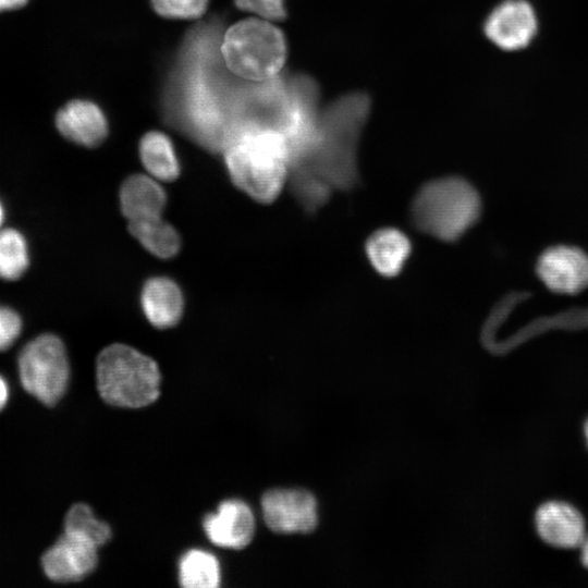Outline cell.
Wrapping results in <instances>:
<instances>
[{
	"mask_svg": "<svg viewBox=\"0 0 588 588\" xmlns=\"http://www.w3.org/2000/svg\"><path fill=\"white\" fill-rule=\"evenodd\" d=\"M204 530L216 546L228 549H243L255 534V518L250 507L241 500L221 502L216 513L204 518Z\"/></svg>",
	"mask_w": 588,
	"mask_h": 588,
	"instance_id": "7c38bea8",
	"label": "cell"
},
{
	"mask_svg": "<svg viewBox=\"0 0 588 588\" xmlns=\"http://www.w3.org/2000/svg\"><path fill=\"white\" fill-rule=\"evenodd\" d=\"M539 536L549 544L560 548H575L585 539V523L580 513L572 505L550 501L536 513Z\"/></svg>",
	"mask_w": 588,
	"mask_h": 588,
	"instance_id": "5bb4252c",
	"label": "cell"
},
{
	"mask_svg": "<svg viewBox=\"0 0 588 588\" xmlns=\"http://www.w3.org/2000/svg\"><path fill=\"white\" fill-rule=\"evenodd\" d=\"M139 156L150 176L173 181L180 174V162L170 138L161 132L145 134L139 143Z\"/></svg>",
	"mask_w": 588,
	"mask_h": 588,
	"instance_id": "ac0fdd59",
	"label": "cell"
},
{
	"mask_svg": "<svg viewBox=\"0 0 588 588\" xmlns=\"http://www.w3.org/2000/svg\"><path fill=\"white\" fill-rule=\"evenodd\" d=\"M267 526L278 534H307L318 523L317 501L303 489H272L261 498Z\"/></svg>",
	"mask_w": 588,
	"mask_h": 588,
	"instance_id": "ba28073f",
	"label": "cell"
},
{
	"mask_svg": "<svg viewBox=\"0 0 588 588\" xmlns=\"http://www.w3.org/2000/svg\"><path fill=\"white\" fill-rule=\"evenodd\" d=\"M186 41L181 68L169 91V117L211 150H224L242 131L244 84H229L218 66L216 27L196 29Z\"/></svg>",
	"mask_w": 588,
	"mask_h": 588,
	"instance_id": "6da1fadb",
	"label": "cell"
},
{
	"mask_svg": "<svg viewBox=\"0 0 588 588\" xmlns=\"http://www.w3.org/2000/svg\"><path fill=\"white\" fill-rule=\"evenodd\" d=\"M536 268L541 281L553 292L575 294L588 286V255L578 247H550L540 255Z\"/></svg>",
	"mask_w": 588,
	"mask_h": 588,
	"instance_id": "8fae6325",
	"label": "cell"
},
{
	"mask_svg": "<svg viewBox=\"0 0 588 588\" xmlns=\"http://www.w3.org/2000/svg\"><path fill=\"white\" fill-rule=\"evenodd\" d=\"M64 531L83 536L98 548L111 538L110 526L99 520L93 510L84 503L74 504L70 509L64 520Z\"/></svg>",
	"mask_w": 588,
	"mask_h": 588,
	"instance_id": "603a6c76",
	"label": "cell"
},
{
	"mask_svg": "<svg viewBox=\"0 0 588 588\" xmlns=\"http://www.w3.org/2000/svg\"><path fill=\"white\" fill-rule=\"evenodd\" d=\"M581 561L586 567H588V538L583 541Z\"/></svg>",
	"mask_w": 588,
	"mask_h": 588,
	"instance_id": "f1b7e54d",
	"label": "cell"
},
{
	"mask_svg": "<svg viewBox=\"0 0 588 588\" xmlns=\"http://www.w3.org/2000/svg\"><path fill=\"white\" fill-rule=\"evenodd\" d=\"M9 397V387L5 380L0 376V411L7 404Z\"/></svg>",
	"mask_w": 588,
	"mask_h": 588,
	"instance_id": "83f0119b",
	"label": "cell"
},
{
	"mask_svg": "<svg viewBox=\"0 0 588 588\" xmlns=\"http://www.w3.org/2000/svg\"><path fill=\"white\" fill-rule=\"evenodd\" d=\"M4 220H5V209L2 201L0 200V230L3 228L2 225H3Z\"/></svg>",
	"mask_w": 588,
	"mask_h": 588,
	"instance_id": "f546056e",
	"label": "cell"
},
{
	"mask_svg": "<svg viewBox=\"0 0 588 588\" xmlns=\"http://www.w3.org/2000/svg\"><path fill=\"white\" fill-rule=\"evenodd\" d=\"M23 320L20 314L7 305L0 304V352L8 350L20 336Z\"/></svg>",
	"mask_w": 588,
	"mask_h": 588,
	"instance_id": "d4e9b609",
	"label": "cell"
},
{
	"mask_svg": "<svg viewBox=\"0 0 588 588\" xmlns=\"http://www.w3.org/2000/svg\"><path fill=\"white\" fill-rule=\"evenodd\" d=\"M585 434H586L587 442H588V420H587L586 426H585Z\"/></svg>",
	"mask_w": 588,
	"mask_h": 588,
	"instance_id": "4dcf8cb0",
	"label": "cell"
},
{
	"mask_svg": "<svg viewBox=\"0 0 588 588\" xmlns=\"http://www.w3.org/2000/svg\"><path fill=\"white\" fill-rule=\"evenodd\" d=\"M97 550L98 547L89 539L64 531L42 555V569L49 579L57 583L81 580L96 568Z\"/></svg>",
	"mask_w": 588,
	"mask_h": 588,
	"instance_id": "30bf717a",
	"label": "cell"
},
{
	"mask_svg": "<svg viewBox=\"0 0 588 588\" xmlns=\"http://www.w3.org/2000/svg\"><path fill=\"white\" fill-rule=\"evenodd\" d=\"M59 132L69 140L85 147L100 145L108 135V123L101 109L87 100H73L57 114Z\"/></svg>",
	"mask_w": 588,
	"mask_h": 588,
	"instance_id": "4fadbf2b",
	"label": "cell"
},
{
	"mask_svg": "<svg viewBox=\"0 0 588 588\" xmlns=\"http://www.w3.org/2000/svg\"><path fill=\"white\" fill-rule=\"evenodd\" d=\"M235 4L238 9L256 13L267 20L280 21L286 16L284 0H235Z\"/></svg>",
	"mask_w": 588,
	"mask_h": 588,
	"instance_id": "484cf974",
	"label": "cell"
},
{
	"mask_svg": "<svg viewBox=\"0 0 588 588\" xmlns=\"http://www.w3.org/2000/svg\"><path fill=\"white\" fill-rule=\"evenodd\" d=\"M412 250L409 237L392 226L372 232L365 243V254L370 266L385 278L396 277L403 271Z\"/></svg>",
	"mask_w": 588,
	"mask_h": 588,
	"instance_id": "9a60e30c",
	"label": "cell"
},
{
	"mask_svg": "<svg viewBox=\"0 0 588 588\" xmlns=\"http://www.w3.org/2000/svg\"><path fill=\"white\" fill-rule=\"evenodd\" d=\"M160 380L157 363L132 346L115 343L98 355L97 389L110 405L127 408L147 406L158 399Z\"/></svg>",
	"mask_w": 588,
	"mask_h": 588,
	"instance_id": "5b68a950",
	"label": "cell"
},
{
	"mask_svg": "<svg viewBox=\"0 0 588 588\" xmlns=\"http://www.w3.org/2000/svg\"><path fill=\"white\" fill-rule=\"evenodd\" d=\"M223 151L233 183L259 203L273 201L289 181V144L284 135L275 130L246 127Z\"/></svg>",
	"mask_w": 588,
	"mask_h": 588,
	"instance_id": "3957f363",
	"label": "cell"
},
{
	"mask_svg": "<svg viewBox=\"0 0 588 588\" xmlns=\"http://www.w3.org/2000/svg\"><path fill=\"white\" fill-rule=\"evenodd\" d=\"M481 199L466 179L443 176L426 182L409 207L413 225L436 240H460L478 221Z\"/></svg>",
	"mask_w": 588,
	"mask_h": 588,
	"instance_id": "277c9868",
	"label": "cell"
},
{
	"mask_svg": "<svg viewBox=\"0 0 588 588\" xmlns=\"http://www.w3.org/2000/svg\"><path fill=\"white\" fill-rule=\"evenodd\" d=\"M24 389L45 405L63 396L70 378L65 346L56 334L44 333L26 343L17 358Z\"/></svg>",
	"mask_w": 588,
	"mask_h": 588,
	"instance_id": "52a82bcc",
	"label": "cell"
},
{
	"mask_svg": "<svg viewBox=\"0 0 588 588\" xmlns=\"http://www.w3.org/2000/svg\"><path fill=\"white\" fill-rule=\"evenodd\" d=\"M537 16L526 0H505L488 15L483 30L497 47L513 51L527 47L537 33Z\"/></svg>",
	"mask_w": 588,
	"mask_h": 588,
	"instance_id": "9c48e42d",
	"label": "cell"
},
{
	"mask_svg": "<svg viewBox=\"0 0 588 588\" xmlns=\"http://www.w3.org/2000/svg\"><path fill=\"white\" fill-rule=\"evenodd\" d=\"M26 2L27 0H0V11L19 9Z\"/></svg>",
	"mask_w": 588,
	"mask_h": 588,
	"instance_id": "4316f807",
	"label": "cell"
},
{
	"mask_svg": "<svg viewBox=\"0 0 588 588\" xmlns=\"http://www.w3.org/2000/svg\"><path fill=\"white\" fill-rule=\"evenodd\" d=\"M140 306L147 320L157 328L175 326L184 310L183 293L168 277H152L140 292Z\"/></svg>",
	"mask_w": 588,
	"mask_h": 588,
	"instance_id": "2e32d148",
	"label": "cell"
},
{
	"mask_svg": "<svg viewBox=\"0 0 588 588\" xmlns=\"http://www.w3.org/2000/svg\"><path fill=\"white\" fill-rule=\"evenodd\" d=\"M30 262L26 237L14 228L0 230V279L15 281L24 275Z\"/></svg>",
	"mask_w": 588,
	"mask_h": 588,
	"instance_id": "44dd1931",
	"label": "cell"
},
{
	"mask_svg": "<svg viewBox=\"0 0 588 588\" xmlns=\"http://www.w3.org/2000/svg\"><path fill=\"white\" fill-rule=\"evenodd\" d=\"M120 206L128 222L161 217L167 203L162 186L152 176L127 177L120 189Z\"/></svg>",
	"mask_w": 588,
	"mask_h": 588,
	"instance_id": "e0dca14e",
	"label": "cell"
},
{
	"mask_svg": "<svg viewBox=\"0 0 588 588\" xmlns=\"http://www.w3.org/2000/svg\"><path fill=\"white\" fill-rule=\"evenodd\" d=\"M289 181L299 205L309 213L327 204L332 188L322 179L303 168H293Z\"/></svg>",
	"mask_w": 588,
	"mask_h": 588,
	"instance_id": "7402d4cb",
	"label": "cell"
},
{
	"mask_svg": "<svg viewBox=\"0 0 588 588\" xmlns=\"http://www.w3.org/2000/svg\"><path fill=\"white\" fill-rule=\"evenodd\" d=\"M221 56L228 69L249 82H262L278 75L286 58L283 34L272 24L248 19L225 33Z\"/></svg>",
	"mask_w": 588,
	"mask_h": 588,
	"instance_id": "8992f818",
	"label": "cell"
},
{
	"mask_svg": "<svg viewBox=\"0 0 588 588\" xmlns=\"http://www.w3.org/2000/svg\"><path fill=\"white\" fill-rule=\"evenodd\" d=\"M179 580L185 588H217L221 580L217 558L204 550L187 551L179 562Z\"/></svg>",
	"mask_w": 588,
	"mask_h": 588,
	"instance_id": "ffe728a7",
	"label": "cell"
},
{
	"mask_svg": "<svg viewBox=\"0 0 588 588\" xmlns=\"http://www.w3.org/2000/svg\"><path fill=\"white\" fill-rule=\"evenodd\" d=\"M370 111L366 94L345 95L320 113L316 138L308 154L293 168L322 179L332 189L350 191L359 181L357 148Z\"/></svg>",
	"mask_w": 588,
	"mask_h": 588,
	"instance_id": "7a4b0ae2",
	"label": "cell"
},
{
	"mask_svg": "<svg viewBox=\"0 0 588 588\" xmlns=\"http://www.w3.org/2000/svg\"><path fill=\"white\" fill-rule=\"evenodd\" d=\"M209 0H151L157 13L170 19H195L200 16Z\"/></svg>",
	"mask_w": 588,
	"mask_h": 588,
	"instance_id": "cb8c5ba5",
	"label": "cell"
},
{
	"mask_svg": "<svg viewBox=\"0 0 588 588\" xmlns=\"http://www.w3.org/2000/svg\"><path fill=\"white\" fill-rule=\"evenodd\" d=\"M128 228L140 245L159 258H171L180 249L179 233L161 217L132 221Z\"/></svg>",
	"mask_w": 588,
	"mask_h": 588,
	"instance_id": "d6986e66",
	"label": "cell"
}]
</instances>
